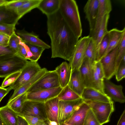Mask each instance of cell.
Here are the masks:
<instances>
[{
    "label": "cell",
    "instance_id": "1",
    "mask_svg": "<svg viewBox=\"0 0 125 125\" xmlns=\"http://www.w3.org/2000/svg\"><path fill=\"white\" fill-rule=\"evenodd\" d=\"M47 33L51 41V58L69 61L79 40L65 22L58 10L47 16Z\"/></svg>",
    "mask_w": 125,
    "mask_h": 125
},
{
    "label": "cell",
    "instance_id": "2",
    "mask_svg": "<svg viewBox=\"0 0 125 125\" xmlns=\"http://www.w3.org/2000/svg\"><path fill=\"white\" fill-rule=\"evenodd\" d=\"M58 11L62 17L78 38L82 33V28L78 8L74 0H60Z\"/></svg>",
    "mask_w": 125,
    "mask_h": 125
},
{
    "label": "cell",
    "instance_id": "3",
    "mask_svg": "<svg viewBox=\"0 0 125 125\" xmlns=\"http://www.w3.org/2000/svg\"><path fill=\"white\" fill-rule=\"evenodd\" d=\"M83 100L88 105L101 125L110 121L111 115L114 110L113 101L107 103Z\"/></svg>",
    "mask_w": 125,
    "mask_h": 125
},
{
    "label": "cell",
    "instance_id": "4",
    "mask_svg": "<svg viewBox=\"0 0 125 125\" xmlns=\"http://www.w3.org/2000/svg\"><path fill=\"white\" fill-rule=\"evenodd\" d=\"M28 61L17 53L0 60V77L21 71Z\"/></svg>",
    "mask_w": 125,
    "mask_h": 125
},
{
    "label": "cell",
    "instance_id": "5",
    "mask_svg": "<svg viewBox=\"0 0 125 125\" xmlns=\"http://www.w3.org/2000/svg\"><path fill=\"white\" fill-rule=\"evenodd\" d=\"M41 69L37 62L28 61L16 80L9 87L11 90H15L30 80Z\"/></svg>",
    "mask_w": 125,
    "mask_h": 125
},
{
    "label": "cell",
    "instance_id": "6",
    "mask_svg": "<svg viewBox=\"0 0 125 125\" xmlns=\"http://www.w3.org/2000/svg\"><path fill=\"white\" fill-rule=\"evenodd\" d=\"M60 86L58 75L55 70L47 71L43 77L26 93L56 88Z\"/></svg>",
    "mask_w": 125,
    "mask_h": 125
},
{
    "label": "cell",
    "instance_id": "7",
    "mask_svg": "<svg viewBox=\"0 0 125 125\" xmlns=\"http://www.w3.org/2000/svg\"><path fill=\"white\" fill-rule=\"evenodd\" d=\"M83 102L81 98L72 101L59 100L58 115L59 125L70 118Z\"/></svg>",
    "mask_w": 125,
    "mask_h": 125
},
{
    "label": "cell",
    "instance_id": "8",
    "mask_svg": "<svg viewBox=\"0 0 125 125\" xmlns=\"http://www.w3.org/2000/svg\"><path fill=\"white\" fill-rule=\"evenodd\" d=\"M91 38L88 35L79 39L72 56L69 61L71 71L79 70L83 62L85 52Z\"/></svg>",
    "mask_w": 125,
    "mask_h": 125
},
{
    "label": "cell",
    "instance_id": "9",
    "mask_svg": "<svg viewBox=\"0 0 125 125\" xmlns=\"http://www.w3.org/2000/svg\"><path fill=\"white\" fill-rule=\"evenodd\" d=\"M18 115H31L47 120L44 103L27 100L24 103L21 112Z\"/></svg>",
    "mask_w": 125,
    "mask_h": 125
},
{
    "label": "cell",
    "instance_id": "10",
    "mask_svg": "<svg viewBox=\"0 0 125 125\" xmlns=\"http://www.w3.org/2000/svg\"><path fill=\"white\" fill-rule=\"evenodd\" d=\"M119 45L99 61L104 73V79H105L109 80L115 73L116 56Z\"/></svg>",
    "mask_w": 125,
    "mask_h": 125
},
{
    "label": "cell",
    "instance_id": "11",
    "mask_svg": "<svg viewBox=\"0 0 125 125\" xmlns=\"http://www.w3.org/2000/svg\"><path fill=\"white\" fill-rule=\"evenodd\" d=\"M62 88L61 86L52 89L27 93L28 100L44 103L57 97Z\"/></svg>",
    "mask_w": 125,
    "mask_h": 125
},
{
    "label": "cell",
    "instance_id": "12",
    "mask_svg": "<svg viewBox=\"0 0 125 125\" xmlns=\"http://www.w3.org/2000/svg\"><path fill=\"white\" fill-rule=\"evenodd\" d=\"M99 4V0H89L85 4L83 10L85 17L89 24L90 36L93 33L95 28Z\"/></svg>",
    "mask_w": 125,
    "mask_h": 125
},
{
    "label": "cell",
    "instance_id": "13",
    "mask_svg": "<svg viewBox=\"0 0 125 125\" xmlns=\"http://www.w3.org/2000/svg\"><path fill=\"white\" fill-rule=\"evenodd\" d=\"M104 88L106 94L112 100L121 103L125 102V97L121 85H117L109 81L104 79Z\"/></svg>",
    "mask_w": 125,
    "mask_h": 125
},
{
    "label": "cell",
    "instance_id": "14",
    "mask_svg": "<svg viewBox=\"0 0 125 125\" xmlns=\"http://www.w3.org/2000/svg\"><path fill=\"white\" fill-rule=\"evenodd\" d=\"M92 69L93 88L106 95L104 88V75L99 61H96L92 65Z\"/></svg>",
    "mask_w": 125,
    "mask_h": 125
},
{
    "label": "cell",
    "instance_id": "15",
    "mask_svg": "<svg viewBox=\"0 0 125 125\" xmlns=\"http://www.w3.org/2000/svg\"><path fill=\"white\" fill-rule=\"evenodd\" d=\"M79 70L85 88H93L92 65L87 58H84Z\"/></svg>",
    "mask_w": 125,
    "mask_h": 125
},
{
    "label": "cell",
    "instance_id": "16",
    "mask_svg": "<svg viewBox=\"0 0 125 125\" xmlns=\"http://www.w3.org/2000/svg\"><path fill=\"white\" fill-rule=\"evenodd\" d=\"M99 4L98 14L95 29L92 34L90 36L93 38L97 32L105 16L109 14L112 10L111 3L110 0H99Z\"/></svg>",
    "mask_w": 125,
    "mask_h": 125
},
{
    "label": "cell",
    "instance_id": "17",
    "mask_svg": "<svg viewBox=\"0 0 125 125\" xmlns=\"http://www.w3.org/2000/svg\"><path fill=\"white\" fill-rule=\"evenodd\" d=\"M16 33L26 43L39 46L45 49H49L51 48L50 46L40 39L38 35L32 32H29L23 29L17 30Z\"/></svg>",
    "mask_w": 125,
    "mask_h": 125
},
{
    "label": "cell",
    "instance_id": "18",
    "mask_svg": "<svg viewBox=\"0 0 125 125\" xmlns=\"http://www.w3.org/2000/svg\"><path fill=\"white\" fill-rule=\"evenodd\" d=\"M81 97L83 100L107 103L112 101L107 95L93 88H85Z\"/></svg>",
    "mask_w": 125,
    "mask_h": 125
},
{
    "label": "cell",
    "instance_id": "19",
    "mask_svg": "<svg viewBox=\"0 0 125 125\" xmlns=\"http://www.w3.org/2000/svg\"><path fill=\"white\" fill-rule=\"evenodd\" d=\"M58 77L60 86L63 88L68 84L71 74L69 64L66 62H62L54 70Z\"/></svg>",
    "mask_w": 125,
    "mask_h": 125
},
{
    "label": "cell",
    "instance_id": "20",
    "mask_svg": "<svg viewBox=\"0 0 125 125\" xmlns=\"http://www.w3.org/2000/svg\"><path fill=\"white\" fill-rule=\"evenodd\" d=\"M90 109L88 105L83 102L71 117L64 123L71 125H83Z\"/></svg>",
    "mask_w": 125,
    "mask_h": 125
},
{
    "label": "cell",
    "instance_id": "21",
    "mask_svg": "<svg viewBox=\"0 0 125 125\" xmlns=\"http://www.w3.org/2000/svg\"><path fill=\"white\" fill-rule=\"evenodd\" d=\"M20 19L17 12L7 8L5 5L0 6V24L15 25Z\"/></svg>",
    "mask_w": 125,
    "mask_h": 125
},
{
    "label": "cell",
    "instance_id": "22",
    "mask_svg": "<svg viewBox=\"0 0 125 125\" xmlns=\"http://www.w3.org/2000/svg\"><path fill=\"white\" fill-rule=\"evenodd\" d=\"M108 33L109 36L108 46L102 58L113 50L119 44L124 34L125 33V27L121 30L116 28H113L108 31Z\"/></svg>",
    "mask_w": 125,
    "mask_h": 125
},
{
    "label": "cell",
    "instance_id": "23",
    "mask_svg": "<svg viewBox=\"0 0 125 125\" xmlns=\"http://www.w3.org/2000/svg\"><path fill=\"white\" fill-rule=\"evenodd\" d=\"M59 101V99L56 97L44 103L47 119L56 122L59 125L58 115Z\"/></svg>",
    "mask_w": 125,
    "mask_h": 125
},
{
    "label": "cell",
    "instance_id": "24",
    "mask_svg": "<svg viewBox=\"0 0 125 125\" xmlns=\"http://www.w3.org/2000/svg\"><path fill=\"white\" fill-rule=\"evenodd\" d=\"M60 2V0H42L37 8L47 16L58 10Z\"/></svg>",
    "mask_w": 125,
    "mask_h": 125
},
{
    "label": "cell",
    "instance_id": "25",
    "mask_svg": "<svg viewBox=\"0 0 125 125\" xmlns=\"http://www.w3.org/2000/svg\"><path fill=\"white\" fill-rule=\"evenodd\" d=\"M68 85L73 90L81 96L85 87L79 70L71 71V76Z\"/></svg>",
    "mask_w": 125,
    "mask_h": 125
},
{
    "label": "cell",
    "instance_id": "26",
    "mask_svg": "<svg viewBox=\"0 0 125 125\" xmlns=\"http://www.w3.org/2000/svg\"><path fill=\"white\" fill-rule=\"evenodd\" d=\"M17 113L6 105L0 107V116L5 125H17Z\"/></svg>",
    "mask_w": 125,
    "mask_h": 125
},
{
    "label": "cell",
    "instance_id": "27",
    "mask_svg": "<svg viewBox=\"0 0 125 125\" xmlns=\"http://www.w3.org/2000/svg\"><path fill=\"white\" fill-rule=\"evenodd\" d=\"M109 16V14L105 16L97 32L94 37L92 38L94 42L96 52L102 40L108 32L107 26Z\"/></svg>",
    "mask_w": 125,
    "mask_h": 125
},
{
    "label": "cell",
    "instance_id": "28",
    "mask_svg": "<svg viewBox=\"0 0 125 125\" xmlns=\"http://www.w3.org/2000/svg\"><path fill=\"white\" fill-rule=\"evenodd\" d=\"M59 100L72 101L81 98V96L73 90L67 85L62 90L57 97Z\"/></svg>",
    "mask_w": 125,
    "mask_h": 125
},
{
    "label": "cell",
    "instance_id": "29",
    "mask_svg": "<svg viewBox=\"0 0 125 125\" xmlns=\"http://www.w3.org/2000/svg\"><path fill=\"white\" fill-rule=\"evenodd\" d=\"M42 0H29L17 10V13L20 19L33 9L37 8Z\"/></svg>",
    "mask_w": 125,
    "mask_h": 125
},
{
    "label": "cell",
    "instance_id": "30",
    "mask_svg": "<svg viewBox=\"0 0 125 125\" xmlns=\"http://www.w3.org/2000/svg\"><path fill=\"white\" fill-rule=\"evenodd\" d=\"M87 58L92 65L96 61V52L94 41L91 38L86 49L84 58Z\"/></svg>",
    "mask_w": 125,
    "mask_h": 125
},
{
    "label": "cell",
    "instance_id": "31",
    "mask_svg": "<svg viewBox=\"0 0 125 125\" xmlns=\"http://www.w3.org/2000/svg\"><path fill=\"white\" fill-rule=\"evenodd\" d=\"M27 100L26 92L19 96L10 105L8 106L18 114L21 112L24 103Z\"/></svg>",
    "mask_w": 125,
    "mask_h": 125
},
{
    "label": "cell",
    "instance_id": "32",
    "mask_svg": "<svg viewBox=\"0 0 125 125\" xmlns=\"http://www.w3.org/2000/svg\"><path fill=\"white\" fill-rule=\"evenodd\" d=\"M125 56V33L124 34L119 44L116 55V72L121 64L122 59Z\"/></svg>",
    "mask_w": 125,
    "mask_h": 125
},
{
    "label": "cell",
    "instance_id": "33",
    "mask_svg": "<svg viewBox=\"0 0 125 125\" xmlns=\"http://www.w3.org/2000/svg\"><path fill=\"white\" fill-rule=\"evenodd\" d=\"M109 42L108 32L102 40L96 52V61H99L102 58L108 48Z\"/></svg>",
    "mask_w": 125,
    "mask_h": 125
},
{
    "label": "cell",
    "instance_id": "34",
    "mask_svg": "<svg viewBox=\"0 0 125 125\" xmlns=\"http://www.w3.org/2000/svg\"><path fill=\"white\" fill-rule=\"evenodd\" d=\"M26 44L29 47L32 55V57L30 61L37 62L40 58L42 53L45 49L39 46L28 43Z\"/></svg>",
    "mask_w": 125,
    "mask_h": 125
},
{
    "label": "cell",
    "instance_id": "35",
    "mask_svg": "<svg viewBox=\"0 0 125 125\" xmlns=\"http://www.w3.org/2000/svg\"><path fill=\"white\" fill-rule=\"evenodd\" d=\"M29 0H14L8 1L5 5L7 8L16 12L18 9Z\"/></svg>",
    "mask_w": 125,
    "mask_h": 125
},
{
    "label": "cell",
    "instance_id": "36",
    "mask_svg": "<svg viewBox=\"0 0 125 125\" xmlns=\"http://www.w3.org/2000/svg\"><path fill=\"white\" fill-rule=\"evenodd\" d=\"M21 72V71L16 72L7 76L5 77L1 85V87L4 88L10 86L16 80Z\"/></svg>",
    "mask_w": 125,
    "mask_h": 125
},
{
    "label": "cell",
    "instance_id": "37",
    "mask_svg": "<svg viewBox=\"0 0 125 125\" xmlns=\"http://www.w3.org/2000/svg\"><path fill=\"white\" fill-rule=\"evenodd\" d=\"M83 125H101L92 110L90 109L84 119Z\"/></svg>",
    "mask_w": 125,
    "mask_h": 125
},
{
    "label": "cell",
    "instance_id": "38",
    "mask_svg": "<svg viewBox=\"0 0 125 125\" xmlns=\"http://www.w3.org/2000/svg\"><path fill=\"white\" fill-rule=\"evenodd\" d=\"M21 116L25 119L29 125L47 124L46 120L38 117L31 115H25Z\"/></svg>",
    "mask_w": 125,
    "mask_h": 125
},
{
    "label": "cell",
    "instance_id": "39",
    "mask_svg": "<svg viewBox=\"0 0 125 125\" xmlns=\"http://www.w3.org/2000/svg\"><path fill=\"white\" fill-rule=\"evenodd\" d=\"M17 52L8 46H4L0 45V60L17 54Z\"/></svg>",
    "mask_w": 125,
    "mask_h": 125
},
{
    "label": "cell",
    "instance_id": "40",
    "mask_svg": "<svg viewBox=\"0 0 125 125\" xmlns=\"http://www.w3.org/2000/svg\"><path fill=\"white\" fill-rule=\"evenodd\" d=\"M19 45L18 36L15 32L10 36L8 46L17 53L18 51Z\"/></svg>",
    "mask_w": 125,
    "mask_h": 125
},
{
    "label": "cell",
    "instance_id": "41",
    "mask_svg": "<svg viewBox=\"0 0 125 125\" xmlns=\"http://www.w3.org/2000/svg\"><path fill=\"white\" fill-rule=\"evenodd\" d=\"M15 25L6 24H0V32L11 36L15 32Z\"/></svg>",
    "mask_w": 125,
    "mask_h": 125
},
{
    "label": "cell",
    "instance_id": "42",
    "mask_svg": "<svg viewBox=\"0 0 125 125\" xmlns=\"http://www.w3.org/2000/svg\"><path fill=\"white\" fill-rule=\"evenodd\" d=\"M115 75L116 79L117 81H119L125 77V63L120 65Z\"/></svg>",
    "mask_w": 125,
    "mask_h": 125
},
{
    "label": "cell",
    "instance_id": "43",
    "mask_svg": "<svg viewBox=\"0 0 125 125\" xmlns=\"http://www.w3.org/2000/svg\"><path fill=\"white\" fill-rule=\"evenodd\" d=\"M10 37L6 34L0 32V45L5 47L8 46Z\"/></svg>",
    "mask_w": 125,
    "mask_h": 125
},
{
    "label": "cell",
    "instance_id": "44",
    "mask_svg": "<svg viewBox=\"0 0 125 125\" xmlns=\"http://www.w3.org/2000/svg\"><path fill=\"white\" fill-rule=\"evenodd\" d=\"M9 87L5 88L0 86V102L2 98L11 90Z\"/></svg>",
    "mask_w": 125,
    "mask_h": 125
},
{
    "label": "cell",
    "instance_id": "45",
    "mask_svg": "<svg viewBox=\"0 0 125 125\" xmlns=\"http://www.w3.org/2000/svg\"><path fill=\"white\" fill-rule=\"evenodd\" d=\"M17 125H29L25 119L22 116L18 115Z\"/></svg>",
    "mask_w": 125,
    "mask_h": 125
},
{
    "label": "cell",
    "instance_id": "46",
    "mask_svg": "<svg viewBox=\"0 0 125 125\" xmlns=\"http://www.w3.org/2000/svg\"><path fill=\"white\" fill-rule=\"evenodd\" d=\"M117 125H125V110L121 115Z\"/></svg>",
    "mask_w": 125,
    "mask_h": 125
},
{
    "label": "cell",
    "instance_id": "47",
    "mask_svg": "<svg viewBox=\"0 0 125 125\" xmlns=\"http://www.w3.org/2000/svg\"><path fill=\"white\" fill-rule=\"evenodd\" d=\"M48 125H59L58 123L54 121H52L47 119L46 121Z\"/></svg>",
    "mask_w": 125,
    "mask_h": 125
},
{
    "label": "cell",
    "instance_id": "48",
    "mask_svg": "<svg viewBox=\"0 0 125 125\" xmlns=\"http://www.w3.org/2000/svg\"><path fill=\"white\" fill-rule=\"evenodd\" d=\"M8 1L6 0H0V6L5 5Z\"/></svg>",
    "mask_w": 125,
    "mask_h": 125
},
{
    "label": "cell",
    "instance_id": "49",
    "mask_svg": "<svg viewBox=\"0 0 125 125\" xmlns=\"http://www.w3.org/2000/svg\"><path fill=\"white\" fill-rule=\"evenodd\" d=\"M0 125H5L2 119L0 116Z\"/></svg>",
    "mask_w": 125,
    "mask_h": 125
},
{
    "label": "cell",
    "instance_id": "50",
    "mask_svg": "<svg viewBox=\"0 0 125 125\" xmlns=\"http://www.w3.org/2000/svg\"><path fill=\"white\" fill-rule=\"evenodd\" d=\"M60 125H71L65 123H62Z\"/></svg>",
    "mask_w": 125,
    "mask_h": 125
},
{
    "label": "cell",
    "instance_id": "51",
    "mask_svg": "<svg viewBox=\"0 0 125 125\" xmlns=\"http://www.w3.org/2000/svg\"><path fill=\"white\" fill-rule=\"evenodd\" d=\"M35 125H48L47 124H40Z\"/></svg>",
    "mask_w": 125,
    "mask_h": 125
}]
</instances>
